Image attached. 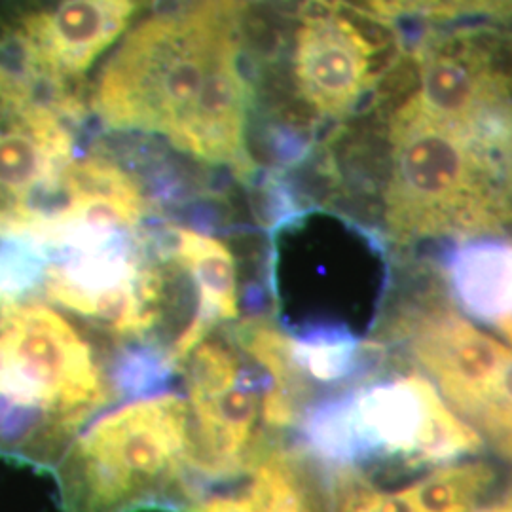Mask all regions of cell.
I'll use <instances>...</instances> for the list:
<instances>
[{"mask_svg":"<svg viewBox=\"0 0 512 512\" xmlns=\"http://www.w3.org/2000/svg\"><path fill=\"white\" fill-rule=\"evenodd\" d=\"M296 19L293 92L321 122L357 112L365 93L408 52L397 27L330 0H302Z\"/></svg>","mask_w":512,"mask_h":512,"instance_id":"52a82bcc","label":"cell"},{"mask_svg":"<svg viewBox=\"0 0 512 512\" xmlns=\"http://www.w3.org/2000/svg\"><path fill=\"white\" fill-rule=\"evenodd\" d=\"M300 444L327 467L399 461L406 469L473 456L482 437L416 372L372 378L321 397L298 423Z\"/></svg>","mask_w":512,"mask_h":512,"instance_id":"5b68a950","label":"cell"},{"mask_svg":"<svg viewBox=\"0 0 512 512\" xmlns=\"http://www.w3.org/2000/svg\"><path fill=\"white\" fill-rule=\"evenodd\" d=\"M173 374L164 353L120 348L57 304L35 243L0 238V459L52 473L97 412Z\"/></svg>","mask_w":512,"mask_h":512,"instance_id":"6da1fadb","label":"cell"},{"mask_svg":"<svg viewBox=\"0 0 512 512\" xmlns=\"http://www.w3.org/2000/svg\"><path fill=\"white\" fill-rule=\"evenodd\" d=\"M494 480V469L484 463H458L423 476L406 490L420 512H467Z\"/></svg>","mask_w":512,"mask_h":512,"instance_id":"8fae6325","label":"cell"},{"mask_svg":"<svg viewBox=\"0 0 512 512\" xmlns=\"http://www.w3.org/2000/svg\"><path fill=\"white\" fill-rule=\"evenodd\" d=\"M63 512L177 511L203 488L177 393L143 395L84 429L52 469Z\"/></svg>","mask_w":512,"mask_h":512,"instance_id":"277c9868","label":"cell"},{"mask_svg":"<svg viewBox=\"0 0 512 512\" xmlns=\"http://www.w3.org/2000/svg\"><path fill=\"white\" fill-rule=\"evenodd\" d=\"M203 488L238 476L272 442L266 401L274 384L266 370L220 325L188 353L179 368Z\"/></svg>","mask_w":512,"mask_h":512,"instance_id":"8992f818","label":"cell"},{"mask_svg":"<svg viewBox=\"0 0 512 512\" xmlns=\"http://www.w3.org/2000/svg\"><path fill=\"white\" fill-rule=\"evenodd\" d=\"M175 512H330V469L302 444L275 440L245 471Z\"/></svg>","mask_w":512,"mask_h":512,"instance_id":"9c48e42d","label":"cell"},{"mask_svg":"<svg viewBox=\"0 0 512 512\" xmlns=\"http://www.w3.org/2000/svg\"><path fill=\"white\" fill-rule=\"evenodd\" d=\"M245 0H194L179 14H152L103 65L90 99L105 128L162 135L205 165L249 171L253 86L241 69Z\"/></svg>","mask_w":512,"mask_h":512,"instance_id":"7a4b0ae2","label":"cell"},{"mask_svg":"<svg viewBox=\"0 0 512 512\" xmlns=\"http://www.w3.org/2000/svg\"><path fill=\"white\" fill-rule=\"evenodd\" d=\"M454 302L471 319L497 327L512 311V241L467 239L442 262Z\"/></svg>","mask_w":512,"mask_h":512,"instance_id":"30bf717a","label":"cell"},{"mask_svg":"<svg viewBox=\"0 0 512 512\" xmlns=\"http://www.w3.org/2000/svg\"><path fill=\"white\" fill-rule=\"evenodd\" d=\"M50 73L84 82L148 0H6Z\"/></svg>","mask_w":512,"mask_h":512,"instance_id":"ba28073f","label":"cell"},{"mask_svg":"<svg viewBox=\"0 0 512 512\" xmlns=\"http://www.w3.org/2000/svg\"><path fill=\"white\" fill-rule=\"evenodd\" d=\"M467 512H512V488H507L503 494L497 495L488 503H475Z\"/></svg>","mask_w":512,"mask_h":512,"instance_id":"4fadbf2b","label":"cell"},{"mask_svg":"<svg viewBox=\"0 0 512 512\" xmlns=\"http://www.w3.org/2000/svg\"><path fill=\"white\" fill-rule=\"evenodd\" d=\"M452 19L490 18L495 21H512V0H452Z\"/></svg>","mask_w":512,"mask_h":512,"instance_id":"7c38bea8","label":"cell"},{"mask_svg":"<svg viewBox=\"0 0 512 512\" xmlns=\"http://www.w3.org/2000/svg\"><path fill=\"white\" fill-rule=\"evenodd\" d=\"M382 219L389 241L473 239L512 224V101L469 122L421 112L410 93L387 120Z\"/></svg>","mask_w":512,"mask_h":512,"instance_id":"3957f363","label":"cell"}]
</instances>
